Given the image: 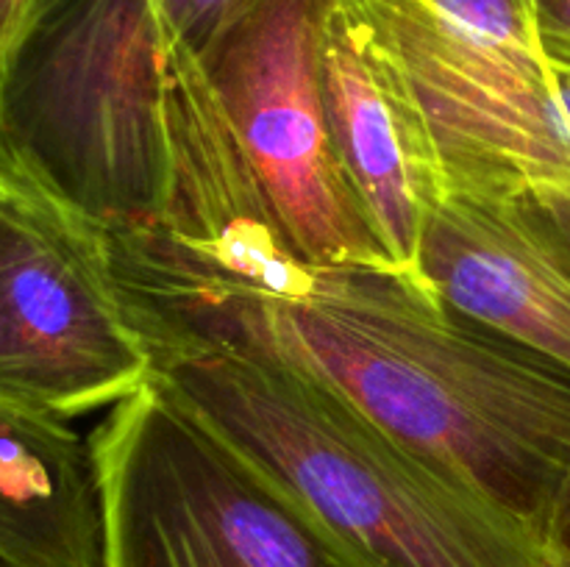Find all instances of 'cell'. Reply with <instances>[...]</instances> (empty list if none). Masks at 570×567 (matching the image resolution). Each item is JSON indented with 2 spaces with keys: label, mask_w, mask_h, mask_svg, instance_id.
Returning <instances> with one entry per match:
<instances>
[{
  "label": "cell",
  "mask_w": 570,
  "mask_h": 567,
  "mask_svg": "<svg viewBox=\"0 0 570 567\" xmlns=\"http://www.w3.org/2000/svg\"><path fill=\"white\" fill-rule=\"evenodd\" d=\"M0 567H14V565H11V561L6 559V556H0Z\"/></svg>",
  "instance_id": "obj_18"
},
{
  "label": "cell",
  "mask_w": 570,
  "mask_h": 567,
  "mask_svg": "<svg viewBox=\"0 0 570 567\" xmlns=\"http://www.w3.org/2000/svg\"><path fill=\"white\" fill-rule=\"evenodd\" d=\"M154 6L161 11V20H165V11H167V6H170V0H154Z\"/></svg>",
  "instance_id": "obj_17"
},
{
  "label": "cell",
  "mask_w": 570,
  "mask_h": 567,
  "mask_svg": "<svg viewBox=\"0 0 570 567\" xmlns=\"http://www.w3.org/2000/svg\"><path fill=\"white\" fill-rule=\"evenodd\" d=\"M323 3L259 0L200 61L295 248L315 265L399 267L334 148L321 83Z\"/></svg>",
  "instance_id": "obj_6"
},
{
  "label": "cell",
  "mask_w": 570,
  "mask_h": 567,
  "mask_svg": "<svg viewBox=\"0 0 570 567\" xmlns=\"http://www.w3.org/2000/svg\"><path fill=\"white\" fill-rule=\"evenodd\" d=\"M549 567H570V470L540 531Z\"/></svg>",
  "instance_id": "obj_14"
},
{
  "label": "cell",
  "mask_w": 570,
  "mask_h": 567,
  "mask_svg": "<svg viewBox=\"0 0 570 567\" xmlns=\"http://www.w3.org/2000/svg\"><path fill=\"white\" fill-rule=\"evenodd\" d=\"M167 48L154 0H50L0 81V161L109 231L154 220Z\"/></svg>",
  "instance_id": "obj_3"
},
{
  "label": "cell",
  "mask_w": 570,
  "mask_h": 567,
  "mask_svg": "<svg viewBox=\"0 0 570 567\" xmlns=\"http://www.w3.org/2000/svg\"><path fill=\"white\" fill-rule=\"evenodd\" d=\"M150 350L154 381L360 567H549L538 528L304 372L226 345Z\"/></svg>",
  "instance_id": "obj_2"
},
{
  "label": "cell",
  "mask_w": 570,
  "mask_h": 567,
  "mask_svg": "<svg viewBox=\"0 0 570 567\" xmlns=\"http://www.w3.org/2000/svg\"><path fill=\"white\" fill-rule=\"evenodd\" d=\"M256 3L259 0H170L165 11L167 37L206 59L223 33Z\"/></svg>",
  "instance_id": "obj_12"
},
{
  "label": "cell",
  "mask_w": 570,
  "mask_h": 567,
  "mask_svg": "<svg viewBox=\"0 0 570 567\" xmlns=\"http://www.w3.org/2000/svg\"><path fill=\"white\" fill-rule=\"evenodd\" d=\"M543 56H546V72H549L551 92H554L560 115L566 120L570 131V48L560 42H549L543 39Z\"/></svg>",
  "instance_id": "obj_15"
},
{
  "label": "cell",
  "mask_w": 570,
  "mask_h": 567,
  "mask_svg": "<svg viewBox=\"0 0 570 567\" xmlns=\"http://www.w3.org/2000/svg\"><path fill=\"white\" fill-rule=\"evenodd\" d=\"M154 376L109 228L0 161V400L72 422Z\"/></svg>",
  "instance_id": "obj_5"
},
{
  "label": "cell",
  "mask_w": 570,
  "mask_h": 567,
  "mask_svg": "<svg viewBox=\"0 0 570 567\" xmlns=\"http://www.w3.org/2000/svg\"><path fill=\"white\" fill-rule=\"evenodd\" d=\"M540 20V39L570 48V0H534Z\"/></svg>",
  "instance_id": "obj_16"
},
{
  "label": "cell",
  "mask_w": 570,
  "mask_h": 567,
  "mask_svg": "<svg viewBox=\"0 0 570 567\" xmlns=\"http://www.w3.org/2000/svg\"><path fill=\"white\" fill-rule=\"evenodd\" d=\"M445 22L468 37L510 53L543 59L534 0H426Z\"/></svg>",
  "instance_id": "obj_11"
},
{
  "label": "cell",
  "mask_w": 570,
  "mask_h": 567,
  "mask_svg": "<svg viewBox=\"0 0 570 567\" xmlns=\"http://www.w3.org/2000/svg\"><path fill=\"white\" fill-rule=\"evenodd\" d=\"M415 89L443 167L570 183V131L543 59L468 37L426 0H356Z\"/></svg>",
  "instance_id": "obj_8"
},
{
  "label": "cell",
  "mask_w": 570,
  "mask_h": 567,
  "mask_svg": "<svg viewBox=\"0 0 570 567\" xmlns=\"http://www.w3.org/2000/svg\"><path fill=\"white\" fill-rule=\"evenodd\" d=\"M104 567H360L156 381L89 434Z\"/></svg>",
  "instance_id": "obj_4"
},
{
  "label": "cell",
  "mask_w": 570,
  "mask_h": 567,
  "mask_svg": "<svg viewBox=\"0 0 570 567\" xmlns=\"http://www.w3.org/2000/svg\"><path fill=\"white\" fill-rule=\"evenodd\" d=\"M0 556L14 567H104V504L89 437L0 400Z\"/></svg>",
  "instance_id": "obj_10"
},
{
  "label": "cell",
  "mask_w": 570,
  "mask_h": 567,
  "mask_svg": "<svg viewBox=\"0 0 570 567\" xmlns=\"http://www.w3.org/2000/svg\"><path fill=\"white\" fill-rule=\"evenodd\" d=\"M50 0H0V81Z\"/></svg>",
  "instance_id": "obj_13"
},
{
  "label": "cell",
  "mask_w": 570,
  "mask_h": 567,
  "mask_svg": "<svg viewBox=\"0 0 570 567\" xmlns=\"http://www.w3.org/2000/svg\"><path fill=\"white\" fill-rule=\"evenodd\" d=\"M111 261L148 345L289 365L543 531L570 470V370L462 315L421 272L315 265L278 220L212 270Z\"/></svg>",
  "instance_id": "obj_1"
},
{
  "label": "cell",
  "mask_w": 570,
  "mask_h": 567,
  "mask_svg": "<svg viewBox=\"0 0 570 567\" xmlns=\"http://www.w3.org/2000/svg\"><path fill=\"white\" fill-rule=\"evenodd\" d=\"M415 270L462 315L570 370V183L443 167Z\"/></svg>",
  "instance_id": "obj_7"
},
{
  "label": "cell",
  "mask_w": 570,
  "mask_h": 567,
  "mask_svg": "<svg viewBox=\"0 0 570 567\" xmlns=\"http://www.w3.org/2000/svg\"><path fill=\"white\" fill-rule=\"evenodd\" d=\"M321 83L340 165L390 259L415 270L443 159L410 78L356 0H326Z\"/></svg>",
  "instance_id": "obj_9"
}]
</instances>
